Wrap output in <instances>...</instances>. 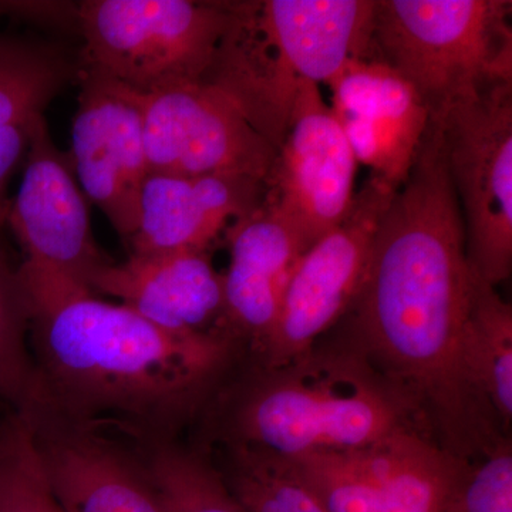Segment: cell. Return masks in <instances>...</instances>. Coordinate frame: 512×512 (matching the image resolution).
<instances>
[{"label": "cell", "mask_w": 512, "mask_h": 512, "mask_svg": "<svg viewBox=\"0 0 512 512\" xmlns=\"http://www.w3.org/2000/svg\"><path fill=\"white\" fill-rule=\"evenodd\" d=\"M6 420H8V416H5L3 417V419H0V441H2L3 434H5Z\"/></svg>", "instance_id": "obj_27"}, {"label": "cell", "mask_w": 512, "mask_h": 512, "mask_svg": "<svg viewBox=\"0 0 512 512\" xmlns=\"http://www.w3.org/2000/svg\"><path fill=\"white\" fill-rule=\"evenodd\" d=\"M90 291L119 299L167 332L235 340L225 322L222 274L210 251L128 255L126 262L101 269Z\"/></svg>", "instance_id": "obj_15"}, {"label": "cell", "mask_w": 512, "mask_h": 512, "mask_svg": "<svg viewBox=\"0 0 512 512\" xmlns=\"http://www.w3.org/2000/svg\"><path fill=\"white\" fill-rule=\"evenodd\" d=\"M28 420L60 510L165 512L130 441L110 439L104 431L50 414Z\"/></svg>", "instance_id": "obj_14"}, {"label": "cell", "mask_w": 512, "mask_h": 512, "mask_svg": "<svg viewBox=\"0 0 512 512\" xmlns=\"http://www.w3.org/2000/svg\"><path fill=\"white\" fill-rule=\"evenodd\" d=\"M356 168L348 138L319 84L306 80L296 94L264 201L298 232L305 251L348 217Z\"/></svg>", "instance_id": "obj_11"}, {"label": "cell", "mask_w": 512, "mask_h": 512, "mask_svg": "<svg viewBox=\"0 0 512 512\" xmlns=\"http://www.w3.org/2000/svg\"><path fill=\"white\" fill-rule=\"evenodd\" d=\"M396 188L370 175L342 224L306 249L282 292L271 333L254 366H278L308 352L355 301L384 211Z\"/></svg>", "instance_id": "obj_9"}, {"label": "cell", "mask_w": 512, "mask_h": 512, "mask_svg": "<svg viewBox=\"0 0 512 512\" xmlns=\"http://www.w3.org/2000/svg\"><path fill=\"white\" fill-rule=\"evenodd\" d=\"M328 86L330 109L357 164L399 190L429 127L430 113L419 93L380 59L350 60Z\"/></svg>", "instance_id": "obj_13"}, {"label": "cell", "mask_w": 512, "mask_h": 512, "mask_svg": "<svg viewBox=\"0 0 512 512\" xmlns=\"http://www.w3.org/2000/svg\"><path fill=\"white\" fill-rule=\"evenodd\" d=\"M79 73V57L60 43L0 32V234L8 220L10 180L25 164L47 107Z\"/></svg>", "instance_id": "obj_18"}, {"label": "cell", "mask_w": 512, "mask_h": 512, "mask_svg": "<svg viewBox=\"0 0 512 512\" xmlns=\"http://www.w3.org/2000/svg\"><path fill=\"white\" fill-rule=\"evenodd\" d=\"M457 194L471 268L488 284L512 271V83L430 116Z\"/></svg>", "instance_id": "obj_7"}, {"label": "cell", "mask_w": 512, "mask_h": 512, "mask_svg": "<svg viewBox=\"0 0 512 512\" xmlns=\"http://www.w3.org/2000/svg\"><path fill=\"white\" fill-rule=\"evenodd\" d=\"M201 421L200 443L284 458L365 450L410 431L431 437L412 399L335 332L282 365L242 363Z\"/></svg>", "instance_id": "obj_3"}, {"label": "cell", "mask_w": 512, "mask_h": 512, "mask_svg": "<svg viewBox=\"0 0 512 512\" xmlns=\"http://www.w3.org/2000/svg\"><path fill=\"white\" fill-rule=\"evenodd\" d=\"M225 25V2L87 0L77 6L80 70L144 96L202 83Z\"/></svg>", "instance_id": "obj_6"}, {"label": "cell", "mask_w": 512, "mask_h": 512, "mask_svg": "<svg viewBox=\"0 0 512 512\" xmlns=\"http://www.w3.org/2000/svg\"><path fill=\"white\" fill-rule=\"evenodd\" d=\"M476 276L439 126L430 120L377 227L355 301L330 332L412 399L439 446L473 463L511 437L464 369Z\"/></svg>", "instance_id": "obj_1"}, {"label": "cell", "mask_w": 512, "mask_h": 512, "mask_svg": "<svg viewBox=\"0 0 512 512\" xmlns=\"http://www.w3.org/2000/svg\"><path fill=\"white\" fill-rule=\"evenodd\" d=\"M0 404H2V403H0Z\"/></svg>", "instance_id": "obj_28"}, {"label": "cell", "mask_w": 512, "mask_h": 512, "mask_svg": "<svg viewBox=\"0 0 512 512\" xmlns=\"http://www.w3.org/2000/svg\"><path fill=\"white\" fill-rule=\"evenodd\" d=\"M229 265L222 274L225 322L254 363L274 326L282 292L299 256L305 252L298 232L264 204L225 232Z\"/></svg>", "instance_id": "obj_17"}, {"label": "cell", "mask_w": 512, "mask_h": 512, "mask_svg": "<svg viewBox=\"0 0 512 512\" xmlns=\"http://www.w3.org/2000/svg\"><path fill=\"white\" fill-rule=\"evenodd\" d=\"M266 184L242 175L148 174L128 255L210 251L241 218L264 204Z\"/></svg>", "instance_id": "obj_16"}, {"label": "cell", "mask_w": 512, "mask_h": 512, "mask_svg": "<svg viewBox=\"0 0 512 512\" xmlns=\"http://www.w3.org/2000/svg\"><path fill=\"white\" fill-rule=\"evenodd\" d=\"M379 512H446L473 461L419 431L373 447Z\"/></svg>", "instance_id": "obj_19"}, {"label": "cell", "mask_w": 512, "mask_h": 512, "mask_svg": "<svg viewBox=\"0 0 512 512\" xmlns=\"http://www.w3.org/2000/svg\"><path fill=\"white\" fill-rule=\"evenodd\" d=\"M510 0H376L377 56L436 116L512 83Z\"/></svg>", "instance_id": "obj_5"}, {"label": "cell", "mask_w": 512, "mask_h": 512, "mask_svg": "<svg viewBox=\"0 0 512 512\" xmlns=\"http://www.w3.org/2000/svg\"><path fill=\"white\" fill-rule=\"evenodd\" d=\"M202 83L229 97L278 150L303 82L375 59L376 0H234Z\"/></svg>", "instance_id": "obj_4"}, {"label": "cell", "mask_w": 512, "mask_h": 512, "mask_svg": "<svg viewBox=\"0 0 512 512\" xmlns=\"http://www.w3.org/2000/svg\"><path fill=\"white\" fill-rule=\"evenodd\" d=\"M28 296L42 414L76 426L180 437L244 362L234 339L167 332L83 289Z\"/></svg>", "instance_id": "obj_2"}, {"label": "cell", "mask_w": 512, "mask_h": 512, "mask_svg": "<svg viewBox=\"0 0 512 512\" xmlns=\"http://www.w3.org/2000/svg\"><path fill=\"white\" fill-rule=\"evenodd\" d=\"M463 362L468 380L511 436L512 308L478 275L464 332Z\"/></svg>", "instance_id": "obj_20"}, {"label": "cell", "mask_w": 512, "mask_h": 512, "mask_svg": "<svg viewBox=\"0 0 512 512\" xmlns=\"http://www.w3.org/2000/svg\"><path fill=\"white\" fill-rule=\"evenodd\" d=\"M73 117L74 174L87 200L109 218L121 241L136 234L141 190L150 174L144 146V94L80 70Z\"/></svg>", "instance_id": "obj_12"}, {"label": "cell", "mask_w": 512, "mask_h": 512, "mask_svg": "<svg viewBox=\"0 0 512 512\" xmlns=\"http://www.w3.org/2000/svg\"><path fill=\"white\" fill-rule=\"evenodd\" d=\"M138 457L165 512H247L200 444L150 440Z\"/></svg>", "instance_id": "obj_21"}, {"label": "cell", "mask_w": 512, "mask_h": 512, "mask_svg": "<svg viewBox=\"0 0 512 512\" xmlns=\"http://www.w3.org/2000/svg\"><path fill=\"white\" fill-rule=\"evenodd\" d=\"M200 444L245 511L325 512L288 458L238 444Z\"/></svg>", "instance_id": "obj_22"}, {"label": "cell", "mask_w": 512, "mask_h": 512, "mask_svg": "<svg viewBox=\"0 0 512 512\" xmlns=\"http://www.w3.org/2000/svg\"><path fill=\"white\" fill-rule=\"evenodd\" d=\"M144 146L150 173L242 175L265 184L278 156L237 104L205 83L144 96Z\"/></svg>", "instance_id": "obj_10"}, {"label": "cell", "mask_w": 512, "mask_h": 512, "mask_svg": "<svg viewBox=\"0 0 512 512\" xmlns=\"http://www.w3.org/2000/svg\"><path fill=\"white\" fill-rule=\"evenodd\" d=\"M446 512H512V441L476 461Z\"/></svg>", "instance_id": "obj_26"}, {"label": "cell", "mask_w": 512, "mask_h": 512, "mask_svg": "<svg viewBox=\"0 0 512 512\" xmlns=\"http://www.w3.org/2000/svg\"><path fill=\"white\" fill-rule=\"evenodd\" d=\"M373 447L305 454L288 460L323 511L379 512Z\"/></svg>", "instance_id": "obj_24"}, {"label": "cell", "mask_w": 512, "mask_h": 512, "mask_svg": "<svg viewBox=\"0 0 512 512\" xmlns=\"http://www.w3.org/2000/svg\"><path fill=\"white\" fill-rule=\"evenodd\" d=\"M0 512H63L47 484L32 426L10 413L0 441Z\"/></svg>", "instance_id": "obj_25"}, {"label": "cell", "mask_w": 512, "mask_h": 512, "mask_svg": "<svg viewBox=\"0 0 512 512\" xmlns=\"http://www.w3.org/2000/svg\"><path fill=\"white\" fill-rule=\"evenodd\" d=\"M77 183L72 157L56 147L47 121L37 127L6 229L23 251L26 289L90 291L94 276L113 262L97 245L89 202ZM93 293V292H92Z\"/></svg>", "instance_id": "obj_8"}, {"label": "cell", "mask_w": 512, "mask_h": 512, "mask_svg": "<svg viewBox=\"0 0 512 512\" xmlns=\"http://www.w3.org/2000/svg\"><path fill=\"white\" fill-rule=\"evenodd\" d=\"M30 315L19 264L0 244V403L25 417L39 416L45 409L30 348Z\"/></svg>", "instance_id": "obj_23"}]
</instances>
